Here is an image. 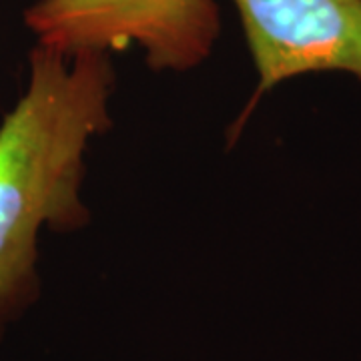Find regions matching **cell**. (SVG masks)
Wrapping results in <instances>:
<instances>
[{
    "label": "cell",
    "instance_id": "cell-1",
    "mask_svg": "<svg viewBox=\"0 0 361 361\" xmlns=\"http://www.w3.org/2000/svg\"><path fill=\"white\" fill-rule=\"evenodd\" d=\"M115 68L106 52H30L25 94L0 123V325L37 295L39 233L90 221L85 155L109 130Z\"/></svg>",
    "mask_w": 361,
    "mask_h": 361
},
{
    "label": "cell",
    "instance_id": "cell-3",
    "mask_svg": "<svg viewBox=\"0 0 361 361\" xmlns=\"http://www.w3.org/2000/svg\"><path fill=\"white\" fill-rule=\"evenodd\" d=\"M257 92L317 73L361 80V0H233Z\"/></svg>",
    "mask_w": 361,
    "mask_h": 361
},
{
    "label": "cell",
    "instance_id": "cell-2",
    "mask_svg": "<svg viewBox=\"0 0 361 361\" xmlns=\"http://www.w3.org/2000/svg\"><path fill=\"white\" fill-rule=\"evenodd\" d=\"M25 25L39 47L65 56L137 44L155 73L197 68L221 35L215 0H39Z\"/></svg>",
    "mask_w": 361,
    "mask_h": 361
}]
</instances>
